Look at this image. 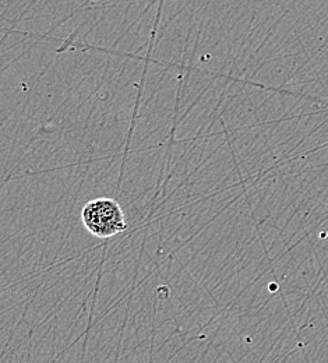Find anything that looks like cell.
<instances>
[{
    "label": "cell",
    "instance_id": "obj_1",
    "mask_svg": "<svg viewBox=\"0 0 328 363\" xmlns=\"http://www.w3.org/2000/svg\"><path fill=\"white\" fill-rule=\"evenodd\" d=\"M86 229L99 239H108L128 229L126 217L120 204L111 197L89 201L81 211Z\"/></svg>",
    "mask_w": 328,
    "mask_h": 363
}]
</instances>
